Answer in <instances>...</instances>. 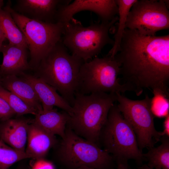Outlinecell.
Masks as SVG:
<instances>
[{"label":"cell","instance_id":"6da1fadb","mask_svg":"<svg viewBox=\"0 0 169 169\" xmlns=\"http://www.w3.org/2000/svg\"><path fill=\"white\" fill-rule=\"evenodd\" d=\"M114 58L120 65L122 84L130 91L138 96L147 89L154 96L168 99L169 34L145 36L126 28Z\"/></svg>","mask_w":169,"mask_h":169},{"label":"cell","instance_id":"7a4b0ae2","mask_svg":"<svg viewBox=\"0 0 169 169\" xmlns=\"http://www.w3.org/2000/svg\"><path fill=\"white\" fill-rule=\"evenodd\" d=\"M116 102L115 93L84 95L76 92L67 126L79 136L99 146L101 131L109 110Z\"/></svg>","mask_w":169,"mask_h":169},{"label":"cell","instance_id":"3957f363","mask_svg":"<svg viewBox=\"0 0 169 169\" xmlns=\"http://www.w3.org/2000/svg\"><path fill=\"white\" fill-rule=\"evenodd\" d=\"M68 50L59 42L40 61L35 75L55 88L72 106L84 62Z\"/></svg>","mask_w":169,"mask_h":169},{"label":"cell","instance_id":"277c9868","mask_svg":"<svg viewBox=\"0 0 169 169\" xmlns=\"http://www.w3.org/2000/svg\"><path fill=\"white\" fill-rule=\"evenodd\" d=\"M100 143L117 164L127 165L130 160L140 163L144 159L134 131L116 104L112 106L109 112L100 136L99 146Z\"/></svg>","mask_w":169,"mask_h":169},{"label":"cell","instance_id":"5b68a950","mask_svg":"<svg viewBox=\"0 0 169 169\" xmlns=\"http://www.w3.org/2000/svg\"><path fill=\"white\" fill-rule=\"evenodd\" d=\"M118 20L117 16L108 22L93 23L84 27L73 18L63 23L61 42L72 54L84 62L88 61L99 54L106 45H113L114 41L109 33Z\"/></svg>","mask_w":169,"mask_h":169},{"label":"cell","instance_id":"8992f818","mask_svg":"<svg viewBox=\"0 0 169 169\" xmlns=\"http://www.w3.org/2000/svg\"><path fill=\"white\" fill-rule=\"evenodd\" d=\"M59 162L69 169L85 166L95 169H113V157L96 144L77 135L66 126L57 151Z\"/></svg>","mask_w":169,"mask_h":169},{"label":"cell","instance_id":"52a82bcc","mask_svg":"<svg viewBox=\"0 0 169 169\" xmlns=\"http://www.w3.org/2000/svg\"><path fill=\"white\" fill-rule=\"evenodd\" d=\"M11 3L9 2L4 8L9 12L25 38L30 52L29 64L30 68L34 70L41 60L61 40L63 24L29 18L15 11Z\"/></svg>","mask_w":169,"mask_h":169},{"label":"cell","instance_id":"ba28073f","mask_svg":"<svg viewBox=\"0 0 169 169\" xmlns=\"http://www.w3.org/2000/svg\"><path fill=\"white\" fill-rule=\"evenodd\" d=\"M120 65L114 58L95 57L84 62L79 72L76 92L84 95L102 92L124 94L129 89L120 84Z\"/></svg>","mask_w":169,"mask_h":169},{"label":"cell","instance_id":"9c48e42d","mask_svg":"<svg viewBox=\"0 0 169 169\" xmlns=\"http://www.w3.org/2000/svg\"><path fill=\"white\" fill-rule=\"evenodd\" d=\"M116 94L117 107L134 131L141 151L153 147L162 135L155 127L152 98L146 95L143 99L134 100L119 93Z\"/></svg>","mask_w":169,"mask_h":169},{"label":"cell","instance_id":"30bf717a","mask_svg":"<svg viewBox=\"0 0 169 169\" xmlns=\"http://www.w3.org/2000/svg\"><path fill=\"white\" fill-rule=\"evenodd\" d=\"M125 28L141 34L155 36L159 31L169 28V11L164 0H137L131 8Z\"/></svg>","mask_w":169,"mask_h":169},{"label":"cell","instance_id":"8fae6325","mask_svg":"<svg viewBox=\"0 0 169 169\" xmlns=\"http://www.w3.org/2000/svg\"><path fill=\"white\" fill-rule=\"evenodd\" d=\"M65 0L59 6L56 17V22L64 23L70 21L76 13L83 11L93 12L101 22L111 21L118 14L116 0Z\"/></svg>","mask_w":169,"mask_h":169},{"label":"cell","instance_id":"7c38bea8","mask_svg":"<svg viewBox=\"0 0 169 169\" xmlns=\"http://www.w3.org/2000/svg\"><path fill=\"white\" fill-rule=\"evenodd\" d=\"M65 0H18L13 9L29 18L55 23L59 6Z\"/></svg>","mask_w":169,"mask_h":169},{"label":"cell","instance_id":"4fadbf2b","mask_svg":"<svg viewBox=\"0 0 169 169\" xmlns=\"http://www.w3.org/2000/svg\"><path fill=\"white\" fill-rule=\"evenodd\" d=\"M23 77L32 86L40 101L44 110H48L56 106L62 109L69 115L73 108L60 95L54 87L35 75L21 74Z\"/></svg>","mask_w":169,"mask_h":169},{"label":"cell","instance_id":"5bb4252c","mask_svg":"<svg viewBox=\"0 0 169 169\" xmlns=\"http://www.w3.org/2000/svg\"><path fill=\"white\" fill-rule=\"evenodd\" d=\"M32 120L23 117L0 122V139L11 147L25 152L29 126Z\"/></svg>","mask_w":169,"mask_h":169},{"label":"cell","instance_id":"9a60e30c","mask_svg":"<svg viewBox=\"0 0 169 169\" xmlns=\"http://www.w3.org/2000/svg\"><path fill=\"white\" fill-rule=\"evenodd\" d=\"M57 143L55 136L32 122L30 124L25 153L29 158L44 159L49 151Z\"/></svg>","mask_w":169,"mask_h":169},{"label":"cell","instance_id":"2e32d148","mask_svg":"<svg viewBox=\"0 0 169 169\" xmlns=\"http://www.w3.org/2000/svg\"><path fill=\"white\" fill-rule=\"evenodd\" d=\"M27 49L9 43L3 44L0 50L3 55V62L0 67V74L2 77L21 74L31 69L27 61Z\"/></svg>","mask_w":169,"mask_h":169},{"label":"cell","instance_id":"e0dca14e","mask_svg":"<svg viewBox=\"0 0 169 169\" xmlns=\"http://www.w3.org/2000/svg\"><path fill=\"white\" fill-rule=\"evenodd\" d=\"M2 86L13 93L37 112L43 110L42 105L31 85L23 78L15 75L2 76Z\"/></svg>","mask_w":169,"mask_h":169},{"label":"cell","instance_id":"ac0fdd59","mask_svg":"<svg viewBox=\"0 0 169 169\" xmlns=\"http://www.w3.org/2000/svg\"><path fill=\"white\" fill-rule=\"evenodd\" d=\"M32 120L33 122L48 132L62 138L69 115L66 112L58 111L55 108L48 110H43L38 112Z\"/></svg>","mask_w":169,"mask_h":169},{"label":"cell","instance_id":"d6986e66","mask_svg":"<svg viewBox=\"0 0 169 169\" xmlns=\"http://www.w3.org/2000/svg\"><path fill=\"white\" fill-rule=\"evenodd\" d=\"M160 140L161 144L149 149L143 153L144 158L148 160V164L144 168L147 169H169V137L163 136Z\"/></svg>","mask_w":169,"mask_h":169},{"label":"cell","instance_id":"ffe728a7","mask_svg":"<svg viewBox=\"0 0 169 169\" xmlns=\"http://www.w3.org/2000/svg\"><path fill=\"white\" fill-rule=\"evenodd\" d=\"M0 27L9 43L28 49L25 38L9 12L0 8Z\"/></svg>","mask_w":169,"mask_h":169},{"label":"cell","instance_id":"44dd1931","mask_svg":"<svg viewBox=\"0 0 169 169\" xmlns=\"http://www.w3.org/2000/svg\"><path fill=\"white\" fill-rule=\"evenodd\" d=\"M118 7V23L117 30L114 36V43L107 56L114 58L119 51L127 18L132 6L137 0H116Z\"/></svg>","mask_w":169,"mask_h":169},{"label":"cell","instance_id":"7402d4cb","mask_svg":"<svg viewBox=\"0 0 169 169\" xmlns=\"http://www.w3.org/2000/svg\"><path fill=\"white\" fill-rule=\"evenodd\" d=\"M0 96L8 103L18 116L27 114L35 115L37 112L19 97L0 85Z\"/></svg>","mask_w":169,"mask_h":169},{"label":"cell","instance_id":"603a6c76","mask_svg":"<svg viewBox=\"0 0 169 169\" xmlns=\"http://www.w3.org/2000/svg\"><path fill=\"white\" fill-rule=\"evenodd\" d=\"M29 158L25 152L19 151L0 139V169H8L15 163Z\"/></svg>","mask_w":169,"mask_h":169},{"label":"cell","instance_id":"cb8c5ba5","mask_svg":"<svg viewBox=\"0 0 169 169\" xmlns=\"http://www.w3.org/2000/svg\"><path fill=\"white\" fill-rule=\"evenodd\" d=\"M168 100L161 95L154 96L152 99L151 110L154 115L161 117L167 115Z\"/></svg>","mask_w":169,"mask_h":169},{"label":"cell","instance_id":"d4e9b609","mask_svg":"<svg viewBox=\"0 0 169 169\" xmlns=\"http://www.w3.org/2000/svg\"><path fill=\"white\" fill-rule=\"evenodd\" d=\"M15 114L6 101L0 96V121L11 118Z\"/></svg>","mask_w":169,"mask_h":169},{"label":"cell","instance_id":"484cf974","mask_svg":"<svg viewBox=\"0 0 169 169\" xmlns=\"http://www.w3.org/2000/svg\"><path fill=\"white\" fill-rule=\"evenodd\" d=\"M36 160L31 169H53L51 164L44 159Z\"/></svg>","mask_w":169,"mask_h":169},{"label":"cell","instance_id":"4316f807","mask_svg":"<svg viewBox=\"0 0 169 169\" xmlns=\"http://www.w3.org/2000/svg\"><path fill=\"white\" fill-rule=\"evenodd\" d=\"M164 129L161 132L162 136H165L169 137V114L166 116V117L163 123Z\"/></svg>","mask_w":169,"mask_h":169},{"label":"cell","instance_id":"83f0119b","mask_svg":"<svg viewBox=\"0 0 169 169\" xmlns=\"http://www.w3.org/2000/svg\"><path fill=\"white\" fill-rule=\"evenodd\" d=\"M6 39L5 35L2 29L0 27V50L3 44V42Z\"/></svg>","mask_w":169,"mask_h":169},{"label":"cell","instance_id":"f1b7e54d","mask_svg":"<svg viewBox=\"0 0 169 169\" xmlns=\"http://www.w3.org/2000/svg\"><path fill=\"white\" fill-rule=\"evenodd\" d=\"M16 169H31L26 164L24 163L19 165Z\"/></svg>","mask_w":169,"mask_h":169},{"label":"cell","instance_id":"f546056e","mask_svg":"<svg viewBox=\"0 0 169 169\" xmlns=\"http://www.w3.org/2000/svg\"><path fill=\"white\" fill-rule=\"evenodd\" d=\"M116 169H128L127 165L122 163H117Z\"/></svg>","mask_w":169,"mask_h":169},{"label":"cell","instance_id":"4dcf8cb0","mask_svg":"<svg viewBox=\"0 0 169 169\" xmlns=\"http://www.w3.org/2000/svg\"><path fill=\"white\" fill-rule=\"evenodd\" d=\"M76 169H95L93 168L87 166H83L78 168Z\"/></svg>","mask_w":169,"mask_h":169},{"label":"cell","instance_id":"1f68e13d","mask_svg":"<svg viewBox=\"0 0 169 169\" xmlns=\"http://www.w3.org/2000/svg\"><path fill=\"white\" fill-rule=\"evenodd\" d=\"M3 5V1L0 0V8H2Z\"/></svg>","mask_w":169,"mask_h":169},{"label":"cell","instance_id":"d6a6232c","mask_svg":"<svg viewBox=\"0 0 169 169\" xmlns=\"http://www.w3.org/2000/svg\"><path fill=\"white\" fill-rule=\"evenodd\" d=\"M2 76L0 74V85H2Z\"/></svg>","mask_w":169,"mask_h":169},{"label":"cell","instance_id":"836d02e7","mask_svg":"<svg viewBox=\"0 0 169 169\" xmlns=\"http://www.w3.org/2000/svg\"><path fill=\"white\" fill-rule=\"evenodd\" d=\"M144 169H147L144 168Z\"/></svg>","mask_w":169,"mask_h":169}]
</instances>
